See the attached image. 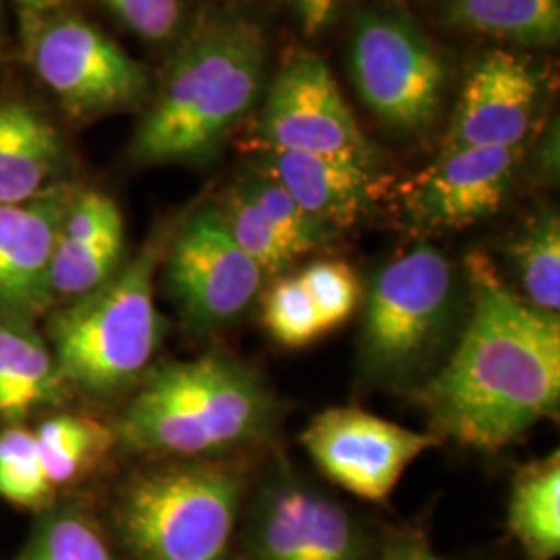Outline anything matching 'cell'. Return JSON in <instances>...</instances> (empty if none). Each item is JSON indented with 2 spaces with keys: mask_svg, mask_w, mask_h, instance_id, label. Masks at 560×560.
Wrapping results in <instances>:
<instances>
[{
  "mask_svg": "<svg viewBox=\"0 0 560 560\" xmlns=\"http://www.w3.org/2000/svg\"><path fill=\"white\" fill-rule=\"evenodd\" d=\"M465 272L467 322L420 400L436 436L497 453L559 413L560 320L513 291L490 256L469 254Z\"/></svg>",
  "mask_w": 560,
  "mask_h": 560,
  "instance_id": "obj_1",
  "label": "cell"
},
{
  "mask_svg": "<svg viewBox=\"0 0 560 560\" xmlns=\"http://www.w3.org/2000/svg\"><path fill=\"white\" fill-rule=\"evenodd\" d=\"M266 55L268 42L254 21L221 18L198 25L168 60L136 127L131 162L159 166L214 159L260 98Z\"/></svg>",
  "mask_w": 560,
  "mask_h": 560,
  "instance_id": "obj_2",
  "label": "cell"
},
{
  "mask_svg": "<svg viewBox=\"0 0 560 560\" xmlns=\"http://www.w3.org/2000/svg\"><path fill=\"white\" fill-rule=\"evenodd\" d=\"M277 400L260 374L229 353L161 361L113 423L117 448L148 459H212L264 441Z\"/></svg>",
  "mask_w": 560,
  "mask_h": 560,
  "instance_id": "obj_3",
  "label": "cell"
},
{
  "mask_svg": "<svg viewBox=\"0 0 560 560\" xmlns=\"http://www.w3.org/2000/svg\"><path fill=\"white\" fill-rule=\"evenodd\" d=\"M180 222L156 224L136 258L88 298L46 316V340L71 393L108 402L140 384L166 335L154 280Z\"/></svg>",
  "mask_w": 560,
  "mask_h": 560,
  "instance_id": "obj_4",
  "label": "cell"
},
{
  "mask_svg": "<svg viewBox=\"0 0 560 560\" xmlns=\"http://www.w3.org/2000/svg\"><path fill=\"white\" fill-rule=\"evenodd\" d=\"M245 474L219 459H162L131 474L115 525L133 560H226Z\"/></svg>",
  "mask_w": 560,
  "mask_h": 560,
  "instance_id": "obj_5",
  "label": "cell"
},
{
  "mask_svg": "<svg viewBox=\"0 0 560 560\" xmlns=\"http://www.w3.org/2000/svg\"><path fill=\"white\" fill-rule=\"evenodd\" d=\"M455 305V268L434 245L420 241L384 264L363 307V374L384 384H405L420 376L446 339Z\"/></svg>",
  "mask_w": 560,
  "mask_h": 560,
  "instance_id": "obj_6",
  "label": "cell"
},
{
  "mask_svg": "<svg viewBox=\"0 0 560 560\" xmlns=\"http://www.w3.org/2000/svg\"><path fill=\"white\" fill-rule=\"evenodd\" d=\"M25 59L73 122L138 108L150 78L98 25L65 9L23 21Z\"/></svg>",
  "mask_w": 560,
  "mask_h": 560,
  "instance_id": "obj_7",
  "label": "cell"
},
{
  "mask_svg": "<svg viewBox=\"0 0 560 560\" xmlns=\"http://www.w3.org/2000/svg\"><path fill=\"white\" fill-rule=\"evenodd\" d=\"M349 73L361 102L397 133H423L441 117L446 62L400 11H365L355 20Z\"/></svg>",
  "mask_w": 560,
  "mask_h": 560,
  "instance_id": "obj_8",
  "label": "cell"
},
{
  "mask_svg": "<svg viewBox=\"0 0 560 560\" xmlns=\"http://www.w3.org/2000/svg\"><path fill=\"white\" fill-rule=\"evenodd\" d=\"M245 150L318 154L382 168L381 150L365 138L328 65L303 50L275 75Z\"/></svg>",
  "mask_w": 560,
  "mask_h": 560,
  "instance_id": "obj_9",
  "label": "cell"
},
{
  "mask_svg": "<svg viewBox=\"0 0 560 560\" xmlns=\"http://www.w3.org/2000/svg\"><path fill=\"white\" fill-rule=\"evenodd\" d=\"M161 268L164 289L194 335L241 320L264 280L258 264L233 240L217 206H200L180 217Z\"/></svg>",
  "mask_w": 560,
  "mask_h": 560,
  "instance_id": "obj_10",
  "label": "cell"
},
{
  "mask_svg": "<svg viewBox=\"0 0 560 560\" xmlns=\"http://www.w3.org/2000/svg\"><path fill=\"white\" fill-rule=\"evenodd\" d=\"M301 444L337 486L363 501L381 502L413 460L441 444V436L402 428L358 407H332L310 421Z\"/></svg>",
  "mask_w": 560,
  "mask_h": 560,
  "instance_id": "obj_11",
  "label": "cell"
},
{
  "mask_svg": "<svg viewBox=\"0 0 560 560\" xmlns=\"http://www.w3.org/2000/svg\"><path fill=\"white\" fill-rule=\"evenodd\" d=\"M247 560H365V541L340 502L279 471L252 513Z\"/></svg>",
  "mask_w": 560,
  "mask_h": 560,
  "instance_id": "obj_12",
  "label": "cell"
},
{
  "mask_svg": "<svg viewBox=\"0 0 560 560\" xmlns=\"http://www.w3.org/2000/svg\"><path fill=\"white\" fill-rule=\"evenodd\" d=\"M523 148L441 150L402 187L407 221L423 233H441L494 217L511 191Z\"/></svg>",
  "mask_w": 560,
  "mask_h": 560,
  "instance_id": "obj_13",
  "label": "cell"
},
{
  "mask_svg": "<svg viewBox=\"0 0 560 560\" xmlns=\"http://www.w3.org/2000/svg\"><path fill=\"white\" fill-rule=\"evenodd\" d=\"M541 78L517 52L490 50L471 67L441 150L521 148L536 127Z\"/></svg>",
  "mask_w": 560,
  "mask_h": 560,
  "instance_id": "obj_14",
  "label": "cell"
},
{
  "mask_svg": "<svg viewBox=\"0 0 560 560\" xmlns=\"http://www.w3.org/2000/svg\"><path fill=\"white\" fill-rule=\"evenodd\" d=\"M75 187L71 180L36 200L0 203V318L36 324L55 307L50 261Z\"/></svg>",
  "mask_w": 560,
  "mask_h": 560,
  "instance_id": "obj_15",
  "label": "cell"
},
{
  "mask_svg": "<svg viewBox=\"0 0 560 560\" xmlns=\"http://www.w3.org/2000/svg\"><path fill=\"white\" fill-rule=\"evenodd\" d=\"M122 258L125 221L119 203L101 189L78 185L60 219L50 261L52 305L98 291L119 272Z\"/></svg>",
  "mask_w": 560,
  "mask_h": 560,
  "instance_id": "obj_16",
  "label": "cell"
},
{
  "mask_svg": "<svg viewBox=\"0 0 560 560\" xmlns=\"http://www.w3.org/2000/svg\"><path fill=\"white\" fill-rule=\"evenodd\" d=\"M252 166L277 180L312 219L337 235L374 212L388 180L381 168L301 152H254Z\"/></svg>",
  "mask_w": 560,
  "mask_h": 560,
  "instance_id": "obj_17",
  "label": "cell"
},
{
  "mask_svg": "<svg viewBox=\"0 0 560 560\" xmlns=\"http://www.w3.org/2000/svg\"><path fill=\"white\" fill-rule=\"evenodd\" d=\"M71 171L59 125L23 96H0V203L36 200L71 183Z\"/></svg>",
  "mask_w": 560,
  "mask_h": 560,
  "instance_id": "obj_18",
  "label": "cell"
},
{
  "mask_svg": "<svg viewBox=\"0 0 560 560\" xmlns=\"http://www.w3.org/2000/svg\"><path fill=\"white\" fill-rule=\"evenodd\" d=\"M71 395L48 340L34 324L0 318V425L25 423Z\"/></svg>",
  "mask_w": 560,
  "mask_h": 560,
  "instance_id": "obj_19",
  "label": "cell"
},
{
  "mask_svg": "<svg viewBox=\"0 0 560 560\" xmlns=\"http://www.w3.org/2000/svg\"><path fill=\"white\" fill-rule=\"evenodd\" d=\"M42 471L55 494L94 474L117 451L113 423L85 413H52L34 428Z\"/></svg>",
  "mask_w": 560,
  "mask_h": 560,
  "instance_id": "obj_20",
  "label": "cell"
},
{
  "mask_svg": "<svg viewBox=\"0 0 560 560\" xmlns=\"http://www.w3.org/2000/svg\"><path fill=\"white\" fill-rule=\"evenodd\" d=\"M509 529L525 559L555 560L560 552V455L525 465L513 481Z\"/></svg>",
  "mask_w": 560,
  "mask_h": 560,
  "instance_id": "obj_21",
  "label": "cell"
},
{
  "mask_svg": "<svg viewBox=\"0 0 560 560\" xmlns=\"http://www.w3.org/2000/svg\"><path fill=\"white\" fill-rule=\"evenodd\" d=\"M446 23L465 34L521 46H557L560 0H451Z\"/></svg>",
  "mask_w": 560,
  "mask_h": 560,
  "instance_id": "obj_22",
  "label": "cell"
},
{
  "mask_svg": "<svg viewBox=\"0 0 560 560\" xmlns=\"http://www.w3.org/2000/svg\"><path fill=\"white\" fill-rule=\"evenodd\" d=\"M517 272L523 300L544 314L559 316L560 310V221L546 210L529 219L506 247Z\"/></svg>",
  "mask_w": 560,
  "mask_h": 560,
  "instance_id": "obj_23",
  "label": "cell"
},
{
  "mask_svg": "<svg viewBox=\"0 0 560 560\" xmlns=\"http://www.w3.org/2000/svg\"><path fill=\"white\" fill-rule=\"evenodd\" d=\"M237 183L249 196V200L258 206L261 217L270 222L295 260L305 254L326 249L337 237V233L312 219L277 180L264 175L258 168L249 166V171L241 175Z\"/></svg>",
  "mask_w": 560,
  "mask_h": 560,
  "instance_id": "obj_24",
  "label": "cell"
},
{
  "mask_svg": "<svg viewBox=\"0 0 560 560\" xmlns=\"http://www.w3.org/2000/svg\"><path fill=\"white\" fill-rule=\"evenodd\" d=\"M20 560L117 559L94 521L75 506H60L38 521Z\"/></svg>",
  "mask_w": 560,
  "mask_h": 560,
  "instance_id": "obj_25",
  "label": "cell"
},
{
  "mask_svg": "<svg viewBox=\"0 0 560 560\" xmlns=\"http://www.w3.org/2000/svg\"><path fill=\"white\" fill-rule=\"evenodd\" d=\"M0 497L21 509H46L57 494L42 471L34 428L0 425Z\"/></svg>",
  "mask_w": 560,
  "mask_h": 560,
  "instance_id": "obj_26",
  "label": "cell"
},
{
  "mask_svg": "<svg viewBox=\"0 0 560 560\" xmlns=\"http://www.w3.org/2000/svg\"><path fill=\"white\" fill-rule=\"evenodd\" d=\"M219 210L233 240L237 241L241 249L258 264L264 279H277L295 261V256L275 233L270 222L261 217L258 206L249 200V196L241 189L237 180L226 189Z\"/></svg>",
  "mask_w": 560,
  "mask_h": 560,
  "instance_id": "obj_27",
  "label": "cell"
},
{
  "mask_svg": "<svg viewBox=\"0 0 560 560\" xmlns=\"http://www.w3.org/2000/svg\"><path fill=\"white\" fill-rule=\"evenodd\" d=\"M261 320L268 335L287 349L307 347L326 335L298 272L280 275L270 284L261 303Z\"/></svg>",
  "mask_w": 560,
  "mask_h": 560,
  "instance_id": "obj_28",
  "label": "cell"
},
{
  "mask_svg": "<svg viewBox=\"0 0 560 560\" xmlns=\"http://www.w3.org/2000/svg\"><path fill=\"white\" fill-rule=\"evenodd\" d=\"M298 277L316 305L326 335L342 326L360 307L361 282L345 260L310 261Z\"/></svg>",
  "mask_w": 560,
  "mask_h": 560,
  "instance_id": "obj_29",
  "label": "cell"
},
{
  "mask_svg": "<svg viewBox=\"0 0 560 560\" xmlns=\"http://www.w3.org/2000/svg\"><path fill=\"white\" fill-rule=\"evenodd\" d=\"M117 20L148 42L171 40L179 30L180 0H102Z\"/></svg>",
  "mask_w": 560,
  "mask_h": 560,
  "instance_id": "obj_30",
  "label": "cell"
},
{
  "mask_svg": "<svg viewBox=\"0 0 560 560\" xmlns=\"http://www.w3.org/2000/svg\"><path fill=\"white\" fill-rule=\"evenodd\" d=\"M340 0H293L298 20L307 36H318L339 11Z\"/></svg>",
  "mask_w": 560,
  "mask_h": 560,
  "instance_id": "obj_31",
  "label": "cell"
},
{
  "mask_svg": "<svg viewBox=\"0 0 560 560\" xmlns=\"http://www.w3.org/2000/svg\"><path fill=\"white\" fill-rule=\"evenodd\" d=\"M381 560H444L430 548V544L423 540L418 534L413 536H397L395 540L390 541L384 552H382Z\"/></svg>",
  "mask_w": 560,
  "mask_h": 560,
  "instance_id": "obj_32",
  "label": "cell"
},
{
  "mask_svg": "<svg viewBox=\"0 0 560 560\" xmlns=\"http://www.w3.org/2000/svg\"><path fill=\"white\" fill-rule=\"evenodd\" d=\"M15 2L20 4L21 21H27L71 9L75 0H15Z\"/></svg>",
  "mask_w": 560,
  "mask_h": 560,
  "instance_id": "obj_33",
  "label": "cell"
},
{
  "mask_svg": "<svg viewBox=\"0 0 560 560\" xmlns=\"http://www.w3.org/2000/svg\"><path fill=\"white\" fill-rule=\"evenodd\" d=\"M540 154L541 162H538V171L550 179L552 171L557 173V168H559V131H557V125H555V129H550V133L541 141Z\"/></svg>",
  "mask_w": 560,
  "mask_h": 560,
  "instance_id": "obj_34",
  "label": "cell"
},
{
  "mask_svg": "<svg viewBox=\"0 0 560 560\" xmlns=\"http://www.w3.org/2000/svg\"><path fill=\"white\" fill-rule=\"evenodd\" d=\"M2 21V18H0ZM2 55H4V44H2V23H0V60H2Z\"/></svg>",
  "mask_w": 560,
  "mask_h": 560,
  "instance_id": "obj_35",
  "label": "cell"
}]
</instances>
